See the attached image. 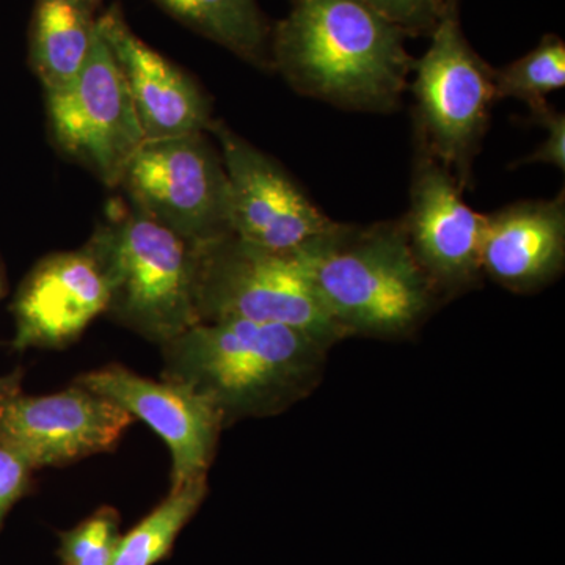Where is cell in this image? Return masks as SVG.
<instances>
[{"label":"cell","instance_id":"14","mask_svg":"<svg viewBox=\"0 0 565 565\" xmlns=\"http://www.w3.org/2000/svg\"><path fill=\"white\" fill-rule=\"evenodd\" d=\"M122 74L147 140L210 131L211 104L191 76L148 46L111 7L98 18Z\"/></svg>","mask_w":565,"mask_h":565},{"label":"cell","instance_id":"8","mask_svg":"<svg viewBox=\"0 0 565 565\" xmlns=\"http://www.w3.org/2000/svg\"><path fill=\"white\" fill-rule=\"evenodd\" d=\"M46 99L55 145L107 188H120L126 167L147 137L98 24L90 54L77 76L47 93Z\"/></svg>","mask_w":565,"mask_h":565},{"label":"cell","instance_id":"11","mask_svg":"<svg viewBox=\"0 0 565 565\" xmlns=\"http://www.w3.org/2000/svg\"><path fill=\"white\" fill-rule=\"evenodd\" d=\"M455 174L415 140L411 204L403 217L416 262L440 296L471 288L481 270L486 214L463 200Z\"/></svg>","mask_w":565,"mask_h":565},{"label":"cell","instance_id":"17","mask_svg":"<svg viewBox=\"0 0 565 565\" xmlns=\"http://www.w3.org/2000/svg\"><path fill=\"white\" fill-rule=\"evenodd\" d=\"M207 39L259 68H273L270 31L256 0H154Z\"/></svg>","mask_w":565,"mask_h":565},{"label":"cell","instance_id":"9","mask_svg":"<svg viewBox=\"0 0 565 565\" xmlns=\"http://www.w3.org/2000/svg\"><path fill=\"white\" fill-rule=\"evenodd\" d=\"M217 137L230 185L232 232L245 243L277 253H296L333 228L326 214L280 163L221 121Z\"/></svg>","mask_w":565,"mask_h":565},{"label":"cell","instance_id":"2","mask_svg":"<svg viewBox=\"0 0 565 565\" xmlns=\"http://www.w3.org/2000/svg\"><path fill=\"white\" fill-rule=\"evenodd\" d=\"M327 349L278 323L200 322L161 345V377L202 394L228 426L281 414L307 396L321 377Z\"/></svg>","mask_w":565,"mask_h":565},{"label":"cell","instance_id":"19","mask_svg":"<svg viewBox=\"0 0 565 565\" xmlns=\"http://www.w3.org/2000/svg\"><path fill=\"white\" fill-rule=\"evenodd\" d=\"M565 87V44L556 35L541 43L504 68L494 70V88L500 99H516L531 110L545 106L546 96Z\"/></svg>","mask_w":565,"mask_h":565},{"label":"cell","instance_id":"16","mask_svg":"<svg viewBox=\"0 0 565 565\" xmlns=\"http://www.w3.org/2000/svg\"><path fill=\"white\" fill-rule=\"evenodd\" d=\"M98 0H36L29 62L52 93L70 84L87 61L96 35Z\"/></svg>","mask_w":565,"mask_h":565},{"label":"cell","instance_id":"15","mask_svg":"<svg viewBox=\"0 0 565 565\" xmlns=\"http://www.w3.org/2000/svg\"><path fill=\"white\" fill-rule=\"evenodd\" d=\"M565 196L509 204L486 215L481 270L505 289L535 291L563 273Z\"/></svg>","mask_w":565,"mask_h":565},{"label":"cell","instance_id":"20","mask_svg":"<svg viewBox=\"0 0 565 565\" xmlns=\"http://www.w3.org/2000/svg\"><path fill=\"white\" fill-rule=\"evenodd\" d=\"M117 509L104 505L73 530L61 533L62 565H111L121 537Z\"/></svg>","mask_w":565,"mask_h":565},{"label":"cell","instance_id":"13","mask_svg":"<svg viewBox=\"0 0 565 565\" xmlns=\"http://www.w3.org/2000/svg\"><path fill=\"white\" fill-rule=\"evenodd\" d=\"M107 307L109 288L92 253H55L33 267L14 296L11 345L18 352L68 348Z\"/></svg>","mask_w":565,"mask_h":565},{"label":"cell","instance_id":"21","mask_svg":"<svg viewBox=\"0 0 565 565\" xmlns=\"http://www.w3.org/2000/svg\"><path fill=\"white\" fill-rule=\"evenodd\" d=\"M407 36L430 35L459 0H366Z\"/></svg>","mask_w":565,"mask_h":565},{"label":"cell","instance_id":"12","mask_svg":"<svg viewBox=\"0 0 565 565\" xmlns=\"http://www.w3.org/2000/svg\"><path fill=\"white\" fill-rule=\"evenodd\" d=\"M74 384L121 405L148 424L172 452V487L207 476L225 423L217 408L178 382L151 381L121 364L81 374Z\"/></svg>","mask_w":565,"mask_h":565},{"label":"cell","instance_id":"5","mask_svg":"<svg viewBox=\"0 0 565 565\" xmlns=\"http://www.w3.org/2000/svg\"><path fill=\"white\" fill-rule=\"evenodd\" d=\"M193 259L200 322L278 323L310 334L327 348L349 338L322 307L292 253L266 250L230 234L193 248Z\"/></svg>","mask_w":565,"mask_h":565},{"label":"cell","instance_id":"6","mask_svg":"<svg viewBox=\"0 0 565 565\" xmlns=\"http://www.w3.org/2000/svg\"><path fill=\"white\" fill-rule=\"evenodd\" d=\"M429 36V47L412 71L415 140L467 189L498 102L494 70L465 39L459 6L441 18Z\"/></svg>","mask_w":565,"mask_h":565},{"label":"cell","instance_id":"24","mask_svg":"<svg viewBox=\"0 0 565 565\" xmlns=\"http://www.w3.org/2000/svg\"><path fill=\"white\" fill-rule=\"evenodd\" d=\"M3 294V278L0 274V297ZM21 388V373H14L7 375V377H0V393L11 392V390Z\"/></svg>","mask_w":565,"mask_h":565},{"label":"cell","instance_id":"4","mask_svg":"<svg viewBox=\"0 0 565 565\" xmlns=\"http://www.w3.org/2000/svg\"><path fill=\"white\" fill-rule=\"evenodd\" d=\"M106 278V315L162 345L199 323L193 248L131 207L109 214L85 245Z\"/></svg>","mask_w":565,"mask_h":565},{"label":"cell","instance_id":"25","mask_svg":"<svg viewBox=\"0 0 565 565\" xmlns=\"http://www.w3.org/2000/svg\"><path fill=\"white\" fill-rule=\"evenodd\" d=\"M98 2H99V0H98Z\"/></svg>","mask_w":565,"mask_h":565},{"label":"cell","instance_id":"3","mask_svg":"<svg viewBox=\"0 0 565 565\" xmlns=\"http://www.w3.org/2000/svg\"><path fill=\"white\" fill-rule=\"evenodd\" d=\"M292 255L348 337L408 333L440 299L416 262L403 218L367 226L337 222Z\"/></svg>","mask_w":565,"mask_h":565},{"label":"cell","instance_id":"23","mask_svg":"<svg viewBox=\"0 0 565 565\" xmlns=\"http://www.w3.org/2000/svg\"><path fill=\"white\" fill-rule=\"evenodd\" d=\"M535 125L545 129V139L526 158L520 159L516 166L527 163H546L556 167L561 172L565 170V115L553 109L548 103L539 109L531 110Z\"/></svg>","mask_w":565,"mask_h":565},{"label":"cell","instance_id":"22","mask_svg":"<svg viewBox=\"0 0 565 565\" xmlns=\"http://www.w3.org/2000/svg\"><path fill=\"white\" fill-rule=\"evenodd\" d=\"M35 467L25 457L0 445V531L18 501L32 493Z\"/></svg>","mask_w":565,"mask_h":565},{"label":"cell","instance_id":"1","mask_svg":"<svg viewBox=\"0 0 565 565\" xmlns=\"http://www.w3.org/2000/svg\"><path fill=\"white\" fill-rule=\"evenodd\" d=\"M405 39L366 0H292L270 35V58L300 95L388 114L401 106L414 71Z\"/></svg>","mask_w":565,"mask_h":565},{"label":"cell","instance_id":"18","mask_svg":"<svg viewBox=\"0 0 565 565\" xmlns=\"http://www.w3.org/2000/svg\"><path fill=\"white\" fill-rule=\"evenodd\" d=\"M207 494V476L170 489L169 497L121 534L111 565H156L172 553L174 542L188 526Z\"/></svg>","mask_w":565,"mask_h":565},{"label":"cell","instance_id":"10","mask_svg":"<svg viewBox=\"0 0 565 565\" xmlns=\"http://www.w3.org/2000/svg\"><path fill=\"white\" fill-rule=\"evenodd\" d=\"M136 418L121 405L74 384L61 393L0 394V445L35 467H63L117 448Z\"/></svg>","mask_w":565,"mask_h":565},{"label":"cell","instance_id":"7","mask_svg":"<svg viewBox=\"0 0 565 565\" xmlns=\"http://www.w3.org/2000/svg\"><path fill=\"white\" fill-rule=\"evenodd\" d=\"M132 206L192 248L230 236V185L204 132L145 140L122 173Z\"/></svg>","mask_w":565,"mask_h":565}]
</instances>
